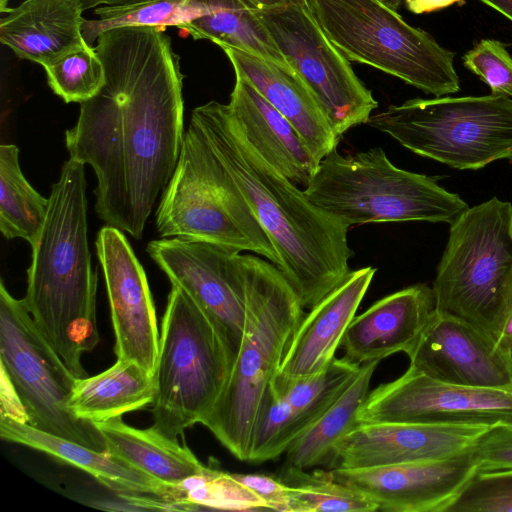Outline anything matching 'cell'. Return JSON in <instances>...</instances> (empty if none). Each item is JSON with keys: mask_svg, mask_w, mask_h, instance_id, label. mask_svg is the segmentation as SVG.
Listing matches in <instances>:
<instances>
[{"mask_svg": "<svg viewBox=\"0 0 512 512\" xmlns=\"http://www.w3.org/2000/svg\"><path fill=\"white\" fill-rule=\"evenodd\" d=\"M105 81L80 103L65 132L73 158L92 167L95 211L141 239L176 169L184 139L183 75L170 38L157 27H123L97 38Z\"/></svg>", "mask_w": 512, "mask_h": 512, "instance_id": "cell-1", "label": "cell"}, {"mask_svg": "<svg viewBox=\"0 0 512 512\" xmlns=\"http://www.w3.org/2000/svg\"><path fill=\"white\" fill-rule=\"evenodd\" d=\"M190 120L233 179L278 256V268L310 309L351 272L349 225L311 202L247 140L228 104L212 100Z\"/></svg>", "mask_w": 512, "mask_h": 512, "instance_id": "cell-2", "label": "cell"}, {"mask_svg": "<svg viewBox=\"0 0 512 512\" xmlns=\"http://www.w3.org/2000/svg\"><path fill=\"white\" fill-rule=\"evenodd\" d=\"M84 165L69 158L52 185L44 225L31 246L23 298L37 328L77 378L87 377L83 353L99 343Z\"/></svg>", "mask_w": 512, "mask_h": 512, "instance_id": "cell-3", "label": "cell"}, {"mask_svg": "<svg viewBox=\"0 0 512 512\" xmlns=\"http://www.w3.org/2000/svg\"><path fill=\"white\" fill-rule=\"evenodd\" d=\"M245 324L228 381L202 420L237 459L248 461L259 408L304 317L300 298L272 262L241 254Z\"/></svg>", "mask_w": 512, "mask_h": 512, "instance_id": "cell-4", "label": "cell"}, {"mask_svg": "<svg viewBox=\"0 0 512 512\" xmlns=\"http://www.w3.org/2000/svg\"><path fill=\"white\" fill-rule=\"evenodd\" d=\"M303 190L311 202L349 226L409 221L450 225L469 207L434 178L395 166L382 147L347 156L335 148Z\"/></svg>", "mask_w": 512, "mask_h": 512, "instance_id": "cell-5", "label": "cell"}, {"mask_svg": "<svg viewBox=\"0 0 512 512\" xmlns=\"http://www.w3.org/2000/svg\"><path fill=\"white\" fill-rule=\"evenodd\" d=\"M370 127L413 153L458 170L512 163V98L502 95L415 98L372 114Z\"/></svg>", "mask_w": 512, "mask_h": 512, "instance_id": "cell-6", "label": "cell"}, {"mask_svg": "<svg viewBox=\"0 0 512 512\" xmlns=\"http://www.w3.org/2000/svg\"><path fill=\"white\" fill-rule=\"evenodd\" d=\"M312 13L349 61L372 66L435 97L460 90L455 53L380 0H312Z\"/></svg>", "mask_w": 512, "mask_h": 512, "instance_id": "cell-7", "label": "cell"}, {"mask_svg": "<svg viewBox=\"0 0 512 512\" xmlns=\"http://www.w3.org/2000/svg\"><path fill=\"white\" fill-rule=\"evenodd\" d=\"M231 364L215 327L192 298L172 285L154 372L153 427L172 438L201 423L228 381Z\"/></svg>", "mask_w": 512, "mask_h": 512, "instance_id": "cell-8", "label": "cell"}, {"mask_svg": "<svg viewBox=\"0 0 512 512\" xmlns=\"http://www.w3.org/2000/svg\"><path fill=\"white\" fill-rule=\"evenodd\" d=\"M512 274V203L496 197L450 224L432 285L435 309L493 338Z\"/></svg>", "mask_w": 512, "mask_h": 512, "instance_id": "cell-9", "label": "cell"}, {"mask_svg": "<svg viewBox=\"0 0 512 512\" xmlns=\"http://www.w3.org/2000/svg\"><path fill=\"white\" fill-rule=\"evenodd\" d=\"M1 370L11 381L28 424L34 428L107 451L101 433L69 408L77 377L37 328L23 299L14 298L0 282Z\"/></svg>", "mask_w": 512, "mask_h": 512, "instance_id": "cell-10", "label": "cell"}, {"mask_svg": "<svg viewBox=\"0 0 512 512\" xmlns=\"http://www.w3.org/2000/svg\"><path fill=\"white\" fill-rule=\"evenodd\" d=\"M295 74L307 86L336 136L367 124L378 102L313 13L287 5L256 10Z\"/></svg>", "mask_w": 512, "mask_h": 512, "instance_id": "cell-11", "label": "cell"}, {"mask_svg": "<svg viewBox=\"0 0 512 512\" xmlns=\"http://www.w3.org/2000/svg\"><path fill=\"white\" fill-rule=\"evenodd\" d=\"M147 253L211 321L226 349L231 369L245 324V277L238 250L178 237L153 240Z\"/></svg>", "mask_w": 512, "mask_h": 512, "instance_id": "cell-12", "label": "cell"}, {"mask_svg": "<svg viewBox=\"0 0 512 512\" xmlns=\"http://www.w3.org/2000/svg\"><path fill=\"white\" fill-rule=\"evenodd\" d=\"M375 422L512 425V389L447 383L409 366L367 394L358 423Z\"/></svg>", "mask_w": 512, "mask_h": 512, "instance_id": "cell-13", "label": "cell"}, {"mask_svg": "<svg viewBox=\"0 0 512 512\" xmlns=\"http://www.w3.org/2000/svg\"><path fill=\"white\" fill-rule=\"evenodd\" d=\"M95 244L107 288L117 360L133 361L154 375L160 334L145 271L121 230L105 225Z\"/></svg>", "mask_w": 512, "mask_h": 512, "instance_id": "cell-14", "label": "cell"}, {"mask_svg": "<svg viewBox=\"0 0 512 512\" xmlns=\"http://www.w3.org/2000/svg\"><path fill=\"white\" fill-rule=\"evenodd\" d=\"M361 366L335 357L313 375L277 373L259 408L248 461L260 464L284 454L342 394Z\"/></svg>", "mask_w": 512, "mask_h": 512, "instance_id": "cell-15", "label": "cell"}, {"mask_svg": "<svg viewBox=\"0 0 512 512\" xmlns=\"http://www.w3.org/2000/svg\"><path fill=\"white\" fill-rule=\"evenodd\" d=\"M478 470L469 450L437 460L328 472L365 495L378 511L446 512Z\"/></svg>", "mask_w": 512, "mask_h": 512, "instance_id": "cell-16", "label": "cell"}, {"mask_svg": "<svg viewBox=\"0 0 512 512\" xmlns=\"http://www.w3.org/2000/svg\"><path fill=\"white\" fill-rule=\"evenodd\" d=\"M489 426L427 422L359 423L334 447L329 469L437 460L469 451Z\"/></svg>", "mask_w": 512, "mask_h": 512, "instance_id": "cell-17", "label": "cell"}, {"mask_svg": "<svg viewBox=\"0 0 512 512\" xmlns=\"http://www.w3.org/2000/svg\"><path fill=\"white\" fill-rule=\"evenodd\" d=\"M156 227L164 238L211 242L256 253L278 264L276 255L244 228L182 148L173 176L162 193Z\"/></svg>", "mask_w": 512, "mask_h": 512, "instance_id": "cell-18", "label": "cell"}, {"mask_svg": "<svg viewBox=\"0 0 512 512\" xmlns=\"http://www.w3.org/2000/svg\"><path fill=\"white\" fill-rule=\"evenodd\" d=\"M411 367L452 384L512 389V354L475 326L435 311L414 347Z\"/></svg>", "mask_w": 512, "mask_h": 512, "instance_id": "cell-19", "label": "cell"}, {"mask_svg": "<svg viewBox=\"0 0 512 512\" xmlns=\"http://www.w3.org/2000/svg\"><path fill=\"white\" fill-rule=\"evenodd\" d=\"M432 287L419 283L389 294L355 315L343 336L344 358L363 365L414 347L434 315Z\"/></svg>", "mask_w": 512, "mask_h": 512, "instance_id": "cell-20", "label": "cell"}, {"mask_svg": "<svg viewBox=\"0 0 512 512\" xmlns=\"http://www.w3.org/2000/svg\"><path fill=\"white\" fill-rule=\"evenodd\" d=\"M375 272L376 268L371 266L351 271L335 289L310 308L288 345L278 374L309 376L321 372L332 362Z\"/></svg>", "mask_w": 512, "mask_h": 512, "instance_id": "cell-21", "label": "cell"}, {"mask_svg": "<svg viewBox=\"0 0 512 512\" xmlns=\"http://www.w3.org/2000/svg\"><path fill=\"white\" fill-rule=\"evenodd\" d=\"M235 75L257 91L295 127L318 163L337 148L340 139L317 101L294 71L271 61L234 49H222Z\"/></svg>", "mask_w": 512, "mask_h": 512, "instance_id": "cell-22", "label": "cell"}, {"mask_svg": "<svg viewBox=\"0 0 512 512\" xmlns=\"http://www.w3.org/2000/svg\"><path fill=\"white\" fill-rule=\"evenodd\" d=\"M83 10L75 0H25L0 20V41L18 58L47 67L89 48Z\"/></svg>", "mask_w": 512, "mask_h": 512, "instance_id": "cell-23", "label": "cell"}, {"mask_svg": "<svg viewBox=\"0 0 512 512\" xmlns=\"http://www.w3.org/2000/svg\"><path fill=\"white\" fill-rule=\"evenodd\" d=\"M228 105L254 148L290 181L305 189L319 163L287 118L240 75H235Z\"/></svg>", "mask_w": 512, "mask_h": 512, "instance_id": "cell-24", "label": "cell"}, {"mask_svg": "<svg viewBox=\"0 0 512 512\" xmlns=\"http://www.w3.org/2000/svg\"><path fill=\"white\" fill-rule=\"evenodd\" d=\"M0 436L5 441L30 447L77 467L117 494L152 495L160 499L166 494L167 484L109 451L86 447L2 415Z\"/></svg>", "mask_w": 512, "mask_h": 512, "instance_id": "cell-25", "label": "cell"}, {"mask_svg": "<svg viewBox=\"0 0 512 512\" xmlns=\"http://www.w3.org/2000/svg\"><path fill=\"white\" fill-rule=\"evenodd\" d=\"M94 425L104 438L107 451L165 484H178L209 470L186 445L153 426L134 428L122 417Z\"/></svg>", "mask_w": 512, "mask_h": 512, "instance_id": "cell-26", "label": "cell"}, {"mask_svg": "<svg viewBox=\"0 0 512 512\" xmlns=\"http://www.w3.org/2000/svg\"><path fill=\"white\" fill-rule=\"evenodd\" d=\"M154 396V375L133 361L117 360L95 376L77 378L68 405L75 417L96 424L143 409Z\"/></svg>", "mask_w": 512, "mask_h": 512, "instance_id": "cell-27", "label": "cell"}, {"mask_svg": "<svg viewBox=\"0 0 512 512\" xmlns=\"http://www.w3.org/2000/svg\"><path fill=\"white\" fill-rule=\"evenodd\" d=\"M200 17L186 24L195 40L207 39L221 49L234 48L292 70L257 11L245 0H188Z\"/></svg>", "mask_w": 512, "mask_h": 512, "instance_id": "cell-28", "label": "cell"}, {"mask_svg": "<svg viewBox=\"0 0 512 512\" xmlns=\"http://www.w3.org/2000/svg\"><path fill=\"white\" fill-rule=\"evenodd\" d=\"M379 361L363 364L333 404L286 450L284 466L309 469L327 465L335 445L358 423Z\"/></svg>", "mask_w": 512, "mask_h": 512, "instance_id": "cell-29", "label": "cell"}, {"mask_svg": "<svg viewBox=\"0 0 512 512\" xmlns=\"http://www.w3.org/2000/svg\"><path fill=\"white\" fill-rule=\"evenodd\" d=\"M49 198L26 180L19 165V149L0 146V230L6 239L21 238L33 246L44 225Z\"/></svg>", "mask_w": 512, "mask_h": 512, "instance_id": "cell-30", "label": "cell"}, {"mask_svg": "<svg viewBox=\"0 0 512 512\" xmlns=\"http://www.w3.org/2000/svg\"><path fill=\"white\" fill-rule=\"evenodd\" d=\"M163 500L174 510H268L265 502L240 483L233 473L212 468L178 484H167Z\"/></svg>", "mask_w": 512, "mask_h": 512, "instance_id": "cell-31", "label": "cell"}, {"mask_svg": "<svg viewBox=\"0 0 512 512\" xmlns=\"http://www.w3.org/2000/svg\"><path fill=\"white\" fill-rule=\"evenodd\" d=\"M292 489L291 512H374L377 506L365 495L334 480L328 470L283 466L278 477Z\"/></svg>", "mask_w": 512, "mask_h": 512, "instance_id": "cell-32", "label": "cell"}, {"mask_svg": "<svg viewBox=\"0 0 512 512\" xmlns=\"http://www.w3.org/2000/svg\"><path fill=\"white\" fill-rule=\"evenodd\" d=\"M94 13L99 19L82 23V35L92 46L104 32L123 27H167L182 29L199 17L198 10L186 0H156L130 6H101Z\"/></svg>", "mask_w": 512, "mask_h": 512, "instance_id": "cell-33", "label": "cell"}, {"mask_svg": "<svg viewBox=\"0 0 512 512\" xmlns=\"http://www.w3.org/2000/svg\"><path fill=\"white\" fill-rule=\"evenodd\" d=\"M52 91L66 103H81L93 97L105 81L103 63L94 47L69 53L44 67Z\"/></svg>", "mask_w": 512, "mask_h": 512, "instance_id": "cell-34", "label": "cell"}, {"mask_svg": "<svg viewBox=\"0 0 512 512\" xmlns=\"http://www.w3.org/2000/svg\"><path fill=\"white\" fill-rule=\"evenodd\" d=\"M446 512H512V468L478 470Z\"/></svg>", "mask_w": 512, "mask_h": 512, "instance_id": "cell-35", "label": "cell"}, {"mask_svg": "<svg viewBox=\"0 0 512 512\" xmlns=\"http://www.w3.org/2000/svg\"><path fill=\"white\" fill-rule=\"evenodd\" d=\"M462 60L468 70L490 87L491 94L512 98V56L502 42L482 39Z\"/></svg>", "mask_w": 512, "mask_h": 512, "instance_id": "cell-36", "label": "cell"}, {"mask_svg": "<svg viewBox=\"0 0 512 512\" xmlns=\"http://www.w3.org/2000/svg\"><path fill=\"white\" fill-rule=\"evenodd\" d=\"M479 470L512 468V425L488 428L470 449Z\"/></svg>", "mask_w": 512, "mask_h": 512, "instance_id": "cell-37", "label": "cell"}, {"mask_svg": "<svg viewBox=\"0 0 512 512\" xmlns=\"http://www.w3.org/2000/svg\"><path fill=\"white\" fill-rule=\"evenodd\" d=\"M234 477L261 498L268 510L291 512L292 489L279 478L263 474H239Z\"/></svg>", "mask_w": 512, "mask_h": 512, "instance_id": "cell-38", "label": "cell"}, {"mask_svg": "<svg viewBox=\"0 0 512 512\" xmlns=\"http://www.w3.org/2000/svg\"><path fill=\"white\" fill-rule=\"evenodd\" d=\"M493 339L512 354V274L510 276L502 308L493 332Z\"/></svg>", "mask_w": 512, "mask_h": 512, "instance_id": "cell-39", "label": "cell"}, {"mask_svg": "<svg viewBox=\"0 0 512 512\" xmlns=\"http://www.w3.org/2000/svg\"><path fill=\"white\" fill-rule=\"evenodd\" d=\"M462 0H405L406 7L415 14L428 13L451 6Z\"/></svg>", "mask_w": 512, "mask_h": 512, "instance_id": "cell-40", "label": "cell"}, {"mask_svg": "<svg viewBox=\"0 0 512 512\" xmlns=\"http://www.w3.org/2000/svg\"><path fill=\"white\" fill-rule=\"evenodd\" d=\"M253 9H270L279 6L297 5L312 12V0H245Z\"/></svg>", "mask_w": 512, "mask_h": 512, "instance_id": "cell-41", "label": "cell"}, {"mask_svg": "<svg viewBox=\"0 0 512 512\" xmlns=\"http://www.w3.org/2000/svg\"><path fill=\"white\" fill-rule=\"evenodd\" d=\"M84 11L101 6H130L156 0H75Z\"/></svg>", "mask_w": 512, "mask_h": 512, "instance_id": "cell-42", "label": "cell"}, {"mask_svg": "<svg viewBox=\"0 0 512 512\" xmlns=\"http://www.w3.org/2000/svg\"><path fill=\"white\" fill-rule=\"evenodd\" d=\"M512 21V0H479Z\"/></svg>", "mask_w": 512, "mask_h": 512, "instance_id": "cell-43", "label": "cell"}, {"mask_svg": "<svg viewBox=\"0 0 512 512\" xmlns=\"http://www.w3.org/2000/svg\"><path fill=\"white\" fill-rule=\"evenodd\" d=\"M383 4L389 8L397 11L403 0H380Z\"/></svg>", "mask_w": 512, "mask_h": 512, "instance_id": "cell-44", "label": "cell"}, {"mask_svg": "<svg viewBox=\"0 0 512 512\" xmlns=\"http://www.w3.org/2000/svg\"><path fill=\"white\" fill-rule=\"evenodd\" d=\"M9 2H10V0H0V12L1 13H7L11 10L8 8Z\"/></svg>", "mask_w": 512, "mask_h": 512, "instance_id": "cell-45", "label": "cell"}]
</instances>
